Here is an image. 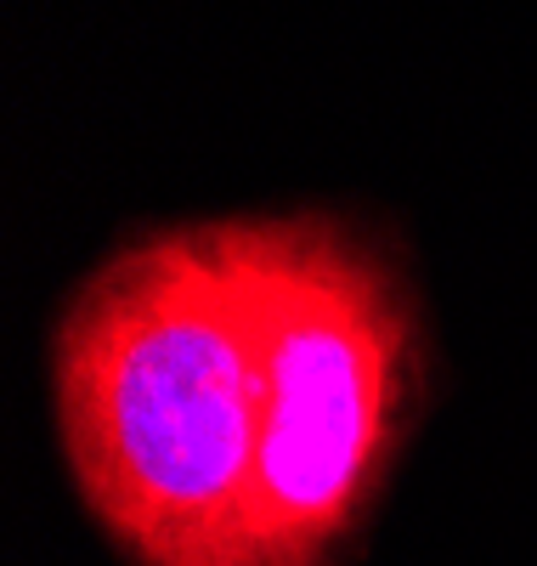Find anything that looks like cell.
Masks as SVG:
<instances>
[{"mask_svg":"<svg viewBox=\"0 0 537 566\" xmlns=\"http://www.w3.org/2000/svg\"><path fill=\"white\" fill-rule=\"evenodd\" d=\"M80 504L130 566H255L261 368L227 221L96 266L52 335Z\"/></svg>","mask_w":537,"mask_h":566,"instance_id":"1","label":"cell"},{"mask_svg":"<svg viewBox=\"0 0 537 566\" xmlns=\"http://www.w3.org/2000/svg\"><path fill=\"white\" fill-rule=\"evenodd\" d=\"M227 232L261 368L255 566H334L402 453L419 312L390 255L339 216H238Z\"/></svg>","mask_w":537,"mask_h":566,"instance_id":"2","label":"cell"}]
</instances>
